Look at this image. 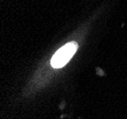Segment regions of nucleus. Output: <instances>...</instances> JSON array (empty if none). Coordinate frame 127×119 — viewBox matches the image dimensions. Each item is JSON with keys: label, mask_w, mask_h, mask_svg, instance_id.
I'll return each instance as SVG.
<instances>
[{"label": "nucleus", "mask_w": 127, "mask_h": 119, "mask_svg": "<svg viewBox=\"0 0 127 119\" xmlns=\"http://www.w3.org/2000/svg\"><path fill=\"white\" fill-rule=\"evenodd\" d=\"M77 48L78 45L75 42H70L64 45L53 55L51 59V66L54 68H61L64 66L73 57Z\"/></svg>", "instance_id": "f257e3e1"}]
</instances>
